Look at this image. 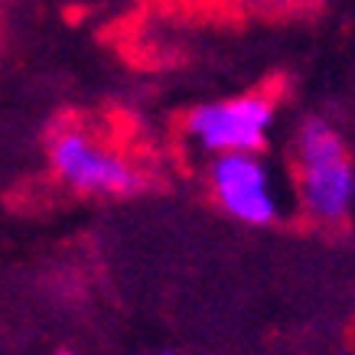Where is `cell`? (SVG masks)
Returning a JSON list of instances; mask_svg holds the SVG:
<instances>
[{
	"label": "cell",
	"mask_w": 355,
	"mask_h": 355,
	"mask_svg": "<svg viewBox=\"0 0 355 355\" xmlns=\"http://www.w3.org/2000/svg\"><path fill=\"white\" fill-rule=\"evenodd\" d=\"M49 163L55 176L78 193L134 196L144 189V173L82 128H65L55 134L49 144Z\"/></svg>",
	"instance_id": "2"
},
{
	"label": "cell",
	"mask_w": 355,
	"mask_h": 355,
	"mask_svg": "<svg viewBox=\"0 0 355 355\" xmlns=\"http://www.w3.org/2000/svg\"><path fill=\"white\" fill-rule=\"evenodd\" d=\"M297 170L306 212L323 225L343 222L355 199V170L343 137L326 121H303L297 134Z\"/></svg>",
	"instance_id": "1"
},
{
	"label": "cell",
	"mask_w": 355,
	"mask_h": 355,
	"mask_svg": "<svg viewBox=\"0 0 355 355\" xmlns=\"http://www.w3.org/2000/svg\"><path fill=\"white\" fill-rule=\"evenodd\" d=\"M212 193L232 218L245 225H274L280 222L284 202H280L277 180L258 153H225L216 157L212 170Z\"/></svg>",
	"instance_id": "4"
},
{
	"label": "cell",
	"mask_w": 355,
	"mask_h": 355,
	"mask_svg": "<svg viewBox=\"0 0 355 355\" xmlns=\"http://www.w3.org/2000/svg\"><path fill=\"white\" fill-rule=\"evenodd\" d=\"M274 124V105L264 95H238L228 101H212L186 118V134L205 147L225 153H254L264 147Z\"/></svg>",
	"instance_id": "3"
},
{
	"label": "cell",
	"mask_w": 355,
	"mask_h": 355,
	"mask_svg": "<svg viewBox=\"0 0 355 355\" xmlns=\"http://www.w3.org/2000/svg\"><path fill=\"white\" fill-rule=\"evenodd\" d=\"M59 355H72V352H59Z\"/></svg>",
	"instance_id": "5"
},
{
	"label": "cell",
	"mask_w": 355,
	"mask_h": 355,
	"mask_svg": "<svg viewBox=\"0 0 355 355\" xmlns=\"http://www.w3.org/2000/svg\"><path fill=\"white\" fill-rule=\"evenodd\" d=\"M163 355H173V352H163Z\"/></svg>",
	"instance_id": "6"
}]
</instances>
